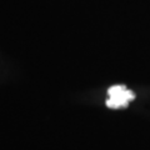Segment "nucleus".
Listing matches in <instances>:
<instances>
[{"label":"nucleus","instance_id":"f257e3e1","mask_svg":"<svg viewBox=\"0 0 150 150\" xmlns=\"http://www.w3.org/2000/svg\"><path fill=\"white\" fill-rule=\"evenodd\" d=\"M108 94L109 99L106 100V106L110 109L126 108L131 100L135 99V94L125 85H112L108 89Z\"/></svg>","mask_w":150,"mask_h":150}]
</instances>
